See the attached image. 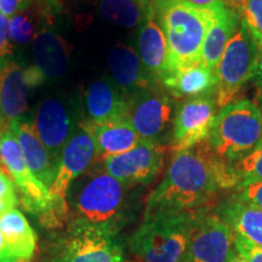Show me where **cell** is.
Returning <instances> with one entry per match:
<instances>
[{
	"label": "cell",
	"mask_w": 262,
	"mask_h": 262,
	"mask_svg": "<svg viewBox=\"0 0 262 262\" xmlns=\"http://www.w3.org/2000/svg\"><path fill=\"white\" fill-rule=\"evenodd\" d=\"M234 187L228 163L215 155L206 139L173 153L163 180L147 198L145 215L209 209L219 192Z\"/></svg>",
	"instance_id": "obj_1"
},
{
	"label": "cell",
	"mask_w": 262,
	"mask_h": 262,
	"mask_svg": "<svg viewBox=\"0 0 262 262\" xmlns=\"http://www.w3.org/2000/svg\"><path fill=\"white\" fill-rule=\"evenodd\" d=\"M130 188L98 168L84 173L66 196L67 231L118 237L133 220Z\"/></svg>",
	"instance_id": "obj_2"
},
{
	"label": "cell",
	"mask_w": 262,
	"mask_h": 262,
	"mask_svg": "<svg viewBox=\"0 0 262 262\" xmlns=\"http://www.w3.org/2000/svg\"><path fill=\"white\" fill-rule=\"evenodd\" d=\"M152 8L168 42L166 71L201 63L203 44L215 19L214 8L187 0H152Z\"/></svg>",
	"instance_id": "obj_3"
},
{
	"label": "cell",
	"mask_w": 262,
	"mask_h": 262,
	"mask_svg": "<svg viewBox=\"0 0 262 262\" xmlns=\"http://www.w3.org/2000/svg\"><path fill=\"white\" fill-rule=\"evenodd\" d=\"M194 214L195 211H185L145 215L131 235L130 251L141 262L180 261L187 255Z\"/></svg>",
	"instance_id": "obj_4"
},
{
	"label": "cell",
	"mask_w": 262,
	"mask_h": 262,
	"mask_svg": "<svg viewBox=\"0 0 262 262\" xmlns=\"http://www.w3.org/2000/svg\"><path fill=\"white\" fill-rule=\"evenodd\" d=\"M0 162L14 181L25 210L38 216L47 227H60L67 221L68 208L60 204L50 189L33 175L10 126L0 133Z\"/></svg>",
	"instance_id": "obj_5"
},
{
	"label": "cell",
	"mask_w": 262,
	"mask_h": 262,
	"mask_svg": "<svg viewBox=\"0 0 262 262\" xmlns=\"http://www.w3.org/2000/svg\"><path fill=\"white\" fill-rule=\"evenodd\" d=\"M209 143L219 158L233 163L262 141V111L248 98L226 104L216 113Z\"/></svg>",
	"instance_id": "obj_6"
},
{
	"label": "cell",
	"mask_w": 262,
	"mask_h": 262,
	"mask_svg": "<svg viewBox=\"0 0 262 262\" xmlns=\"http://www.w3.org/2000/svg\"><path fill=\"white\" fill-rule=\"evenodd\" d=\"M260 49V42L241 21L219 63V85L216 90L219 110L234 101L242 88L253 79Z\"/></svg>",
	"instance_id": "obj_7"
},
{
	"label": "cell",
	"mask_w": 262,
	"mask_h": 262,
	"mask_svg": "<svg viewBox=\"0 0 262 262\" xmlns=\"http://www.w3.org/2000/svg\"><path fill=\"white\" fill-rule=\"evenodd\" d=\"M173 97L160 84L129 97L127 118L141 140L158 142L172 127Z\"/></svg>",
	"instance_id": "obj_8"
},
{
	"label": "cell",
	"mask_w": 262,
	"mask_h": 262,
	"mask_svg": "<svg viewBox=\"0 0 262 262\" xmlns=\"http://www.w3.org/2000/svg\"><path fill=\"white\" fill-rule=\"evenodd\" d=\"M235 254L234 233L209 209L195 211L189 234V262H229Z\"/></svg>",
	"instance_id": "obj_9"
},
{
	"label": "cell",
	"mask_w": 262,
	"mask_h": 262,
	"mask_svg": "<svg viewBox=\"0 0 262 262\" xmlns=\"http://www.w3.org/2000/svg\"><path fill=\"white\" fill-rule=\"evenodd\" d=\"M165 153L162 143L141 140L133 149L97 162L98 169L127 187L148 185L162 171Z\"/></svg>",
	"instance_id": "obj_10"
},
{
	"label": "cell",
	"mask_w": 262,
	"mask_h": 262,
	"mask_svg": "<svg viewBox=\"0 0 262 262\" xmlns=\"http://www.w3.org/2000/svg\"><path fill=\"white\" fill-rule=\"evenodd\" d=\"M216 94L187 98L176 106L171 127V149L173 152L187 149L206 140L214 124Z\"/></svg>",
	"instance_id": "obj_11"
},
{
	"label": "cell",
	"mask_w": 262,
	"mask_h": 262,
	"mask_svg": "<svg viewBox=\"0 0 262 262\" xmlns=\"http://www.w3.org/2000/svg\"><path fill=\"white\" fill-rule=\"evenodd\" d=\"M95 159L96 148L93 136L83 124H79L58 157L56 175L50 187L51 194L60 204L68 208L66 201L68 189L89 170Z\"/></svg>",
	"instance_id": "obj_12"
},
{
	"label": "cell",
	"mask_w": 262,
	"mask_h": 262,
	"mask_svg": "<svg viewBox=\"0 0 262 262\" xmlns=\"http://www.w3.org/2000/svg\"><path fill=\"white\" fill-rule=\"evenodd\" d=\"M49 262H125L118 237L67 231L52 250Z\"/></svg>",
	"instance_id": "obj_13"
},
{
	"label": "cell",
	"mask_w": 262,
	"mask_h": 262,
	"mask_svg": "<svg viewBox=\"0 0 262 262\" xmlns=\"http://www.w3.org/2000/svg\"><path fill=\"white\" fill-rule=\"evenodd\" d=\"M44 78L37 66L22 68L15 62L4 66L0 72V133L24 118L29 89L40 85Z\"/></svg>",
	"instance_id": "obj_14"
},
{
	"label": "cell",
	"mask_w": 262,
	"mask_h": 262,
	"mask_svg": "<svg viewBox=\"0 0 262 262\" xmlns=\"http://www.w3.org/2000/svg\"><path fill=\"white\" fill-rule=\"evenodd\" d=\"M34 126L56 164L62 149L75 131L70 110L57 98H47L38 107Z\"/></svg>",
	"instance_id": "obj_15"
},
{
	"label": "cell",
	"mask_w": 262,
	"mask_h": 262,
	"mask_svg": "<svg viewBox=\"0 0 262 262\" xmlns=\"http://www.w3.org/2000/svg\"><path fill=\"white\" fill-rule=\"evenodd\" d=\"M111 80L126 97L159 84L150 78L134 48L117 45L108 54Z\"/></svg>",
	"instance_id": "obj_16"
},
{
	"label": "cell",
	"mask_w": 262,
	"mask_h": 262,
	"mask_svg": "<svg viewBox=\"0 0 262 262\" xmlns=\"http://www.w3.org/2000/svg\"><path fill=\"white\" fill-rule=\"evenodd\" d=\"M129 97H126L110 77L95 80L85 96L86 123L101 124L127 118Z\"/></svg>",
	"instance_id": "obj_17"
},
{
	"label": "cell",
	"mask_w": 262,
	"mask_h": 262,
	"mask_svg": "<svg viewBox=\"0 0 262 262\" xmlns=\"http://www.w3.org/2000/svg\"><path fill=\"white\" fill-rule=\"evenodd\" d=\"M17 139L28 168L41 183L50 189L56 175V164L41 142L34 124L21 118L10 124Z\"/></svg>",
	"instance_id": "obj_18"
},
{
	"label": "cell",
	"mask_w": 262,
	"mask_h": 262,
	"mask_svg": "<svg viewBox=\"0 0 262 262\" xmlns=\"http://www.w3.org/2000/svg\"><path fill=\"white\" fill-rule=\"evenodd\" d=\"M160 85L173 98H193L216 94L219 75L201 62L183 70H170L163 74Z\"/></svg>",
	"instance_id": "obj_19"
},
{
	"label": "cell",
	"mask_w": 262,
	"mask_h": 262,
	"mask_svg": "<svg viewBox=\"0 0 262 262\" xmlns=\"http://www.w3.org/2000/svg\"><path fill=\"white\" fill-rule=\"evenodd\" d=\"M93 136L96 148L95 162L122 155L140 143V136L131 125L129 118L111 120L101 124L81 123Z\"/></svg>",
	"instance_id": "obj_20"
},
{
	"label": "cell",
	"mask_w": 262,
	"mask_h": 262,
	"mask_svg": "<svg viewBox=\"0 0 262 262\" xmlns=\"http://www.w3.org/2000/svg\"><path fill=\"white\" fill-rule=\"evenodd\" d=\"M137 54L147 73L160 84L168 67V42L162 27L152 12L143 19L137 32Z\"/></svg>",
	"instance_id": "obj_21"
},
{
	"label": "cell",
	"mask_w": 262,
	"mask_h": 262,
	"mask_svg": "<svg viewBox=\"0 0 262 262\" xmlns=\"http://www.w3.org/2000/svg\"><path fill=\"white\" fill-rule=\"evenodd\" d=\"M215 11L214 24L209 28L202 49V62L217 73L219 63L228 41L241 25V17L226 8L224 3L212 6Z\"/></svg>",
	"instance_id": "obj_22"
},
{
	"label": "cell",
	"mask_w": 262,
	"mask_h": 262,
	"mask_svg": "<svg viewBox=\"0 0 262 262\" xmlns=\"http://www.w3.org/2000/svg\"><path fill=\"white\" fill-rule=\"evenodd\" d=\"M215 211L235 235L262 248V209L231 196Z\"/></svg>",
	"instance_id": "obj_23"
},
{
	"label": "cell",
	"mask_w": 262,
	"mask_h": 262,
	"mask_svg": "<svg viewBox=\"0 0 262 262\" xmlns=\"http://www.w3.org/2000/svg\"><path fill=\"white\" fill-rule=\"evenodd\" d=\"M0 233L16 256L32 262L37 251V234L21 211L12 208L0 215Z\"/></svg>",
	"instance_id": "obj_24"
},
{
	"label": "cell",
	"mask_w": 262,
	"mask_h": 262,
	"mask_svg": "<svg viewBox=\"0 0 262 262\" xmlns=\"http://www.w3.org/2000/svg\"><path fill=\"white\" fill-rule=\"evenodd\" d=\"M35 66L45 77L57 78L67 71L68 51L66 41L51 32H42L33 39Z\"/></svg>",
	"instance_id": "obj_25"
},
{
	"label": "cell",
	"mask_w": 262,
	"mask_h": 262,
	"mask_svg": "<svg viewBox=\"0 0 262 262\" xmlns=\"http://www.w3.org/2000/svg\"><path fill=\"white\" fill-rule=\"evenodd\" d=\"M98 12L106 21L133 28L142 24L152 12V0H101Z\"/></svg>",
	"instance_id": "obj_26"
},
{
	"label": "cell",
	"mask_w": 262,
	"mask_h": 262,
	"mask_svg": "<svg viewBox=\"0 0 262 262\" xmlns=\"http://www.w3.org/2000/svg\"><path fill=\"white\" fill-rule=\"evenodd\" d=\"M228 165L235 185L234 188L262 181V141L248 155Z\"/></svg>",
	"instance_id": "obj_27"
},
{
	"label": "cell",
	"mask_w": 262,
	"mask_h": 262,
	"mask_svg": "<svg viewBox=\"0 0 262 262\" xmlns=\"http://www.w3.org/2000/svg\"><path fill=\"white\" fill-rule=\"evenodd\" d=\"M241 21L262 45V0H249Z\"/></svg>",
	"instance_id": "obj_28"
},
{
	"label": "cell",
	"mask_w": 262,
	"mask_h": 262,
	"mask_svg": "<svg viewBox=\"0 0 262 262\" xmlns=\"http://www.w3.org/2000/svg\"><path fill=\"white\" fill-rule=\"evenodd\" d=\"M10 38L18 44H27L34 39V26L27 16L16 15L10 19L9 26Z\"/></svg>",
	"instance_id": "obj_29"
},
{
	"label": "cell",
	"mask_w": 262,
	"mask_h": 262,
	"mask_svg": "<svg viewBox=\"0 0 262 262\" xmlns=\"http://www.w3.org/2000/svg\"><path fill=\"white\" fill-rule=\"evenodd\" d=\"M234 191L232 198L262 209V181L249 183L243 187L234 188Z\"/></svg>",
	"instance_id": "obj_30"
},
{
	"label": "cell",
	"mask_w": 262,
	"mask_h": 262,
	"mask_svg": "<svg viewBox=\"0 0 262 262\" xmlns=\"http://www.w3.org/2000/svg\"><path fill=\"white\" fill-rule=\"evenodd\" d=\"M0 202L5 203L11 208H17L19 205L17 188L10 175H8V172L2 166H0Z\"/></svg>",
	"instance_id": "obj_31"
},
{
	"label": "cell",
	"mask_w": 262,
	"mask_h": 262,
	"mask_svg": "<svg viewBox=\"0 0 262 262\" xmlns=\"http://www.w3.org/2000/svg\"><path fill=\"white\" fill-rule=\"evenodd\" d=\"M235 251L247 262H262V248L234 234Z\"/></svg>",
	"instance_id": "obj_32"
},
{
	"label": "cell",
	"mask_w": 262,
	"mask_h": 262,
	"mask_svg": "<svg viewBox=\"0 0 262 262\" xmlns=\"http://www.w3.org/2000/svg\"><path fill=\"white\" fill-rule=\"evenodd\" d=\"M10 19L6 16L0 14V57L10 55L14 49L12 40L9 33Z\"/></svg>",
	"instance_id": "obj_33"
},
{
	"label": "cell",
	"mask_w": 262,
	"mask_h": 262,
	"mask_svg": "<svg viewBox=\"0 0 262 262\" xmlns=\"http://www.w3.org/2000/svg\"><path fill=\"white\" fill-rule=\"evenodd\" d=\"M25 0H0V14L12 17L21 9Z\"/></svg>",
	"instance_id": "obj_34"
},
{
	"label": "cell",
	"mask_w": 262,
	"mask_h": 262,
	"mask_svg": "<svg viewBox=\"0 0 262 262\" xmlns=\"http://www.w3.org/2000/svg\"><path fill=\"white\" fill-rule=\"evenodd\" d=\"M0 262H24L12 253L2 233H0Z\"/></svg>",
	"instance_id": "obj_35"
},
{
	"label": "cell",
	"mask_w": 262,
	"mask_h": 262,
	"mask_svg": "<svg viewBox=\"0 0 262 262\" xmlns=\"http://www.w3.org/2000/svg\"><path fill=\"white\" fill-rule=\"evenodd\" d=\"M221 2L224 3L226 8L233 11L234 14H237L241 17L249 0H221Z\"/></svg>",
	"instance_id": "obj_36"
},
{
	"label": "cell",
	"mask_w": 262,
	"mask_h": 262,
	"mask_svg": "<svg viewBox=\"0 0 262 262\" xmlns=\"http://www.w3.org/2000/svg\"><path fill=\"white\" fill-rule=\"evenodd\" d=\"M255 84H256L258 96H260L262 101V45L260 49V54H258L257 63H256V71H255Z\"/></svg>",
	"instance_id": "obj_37"
},
{
	"label": "cell",
	"mask_w": 262,
	"mask_h": 262,
	"mask_svg": "<svg viewBox=\"0 0 262 262\" xmlns=\"http://www.w3.org/2000/svg\"><path fill=\"white\" fill-rule=\"evenodd\" d=\"M187 2L192 3L196 6H203V8H210V6L217 5L222 3L221 0H187Z\"/></svg>",
	"instance_id": "obj_38"
},
{
	"label": "cell",
	"mask_w": 262,
	"mask_h": 262,
	"mask_svg": "<svg viewBox=\"0 0 262 262\" xmlns=\"http://www.w3.org/2000/svg\"><path fill=\"white\" fill-rule=\"evenodd\" d=\"M9 209H12L11 206H9V205H6L5 203H3V202H0V215L3 214V212H5L6 210H9Z\"/></svg>",
	"instance_id": "obj_39"
},
{
	"label": "cell",
	"mask_w": 262,
	"mask_h": 262,
	"mask_svg": "<svg viewBox=\"0 0 262 262\" xmlns=\"http://www.w3.org/2000/svg\"><path fill=\"white\" fill-rule=\"evenodd\" d=\"M178 262H189V260H188V257H187V255H186V256H185V257H183V258H181V260H180V261H178Z\"/></svg>",
	"instance_id": "obj_40"
},
{
	"label": "cell",
	"mask_w": 262,
	"mask_h": 262,
	"mask_svg": "<svg viewBox=\"0 0 262 262\" xmlns=\"http://www.w3.org/2000/svg\"><path fill=\"white\" fill-rule=\"evenodd\" d=\"M3 63H4V61H3L2 58H0V72L3 71V68H4V66H5V64H3Z\"/></svg>",
	"instance_id": "obj_41"
},
{
	"label": "cell",
	"mask_w": 262,
	"mask_h": 262,
	"mask_svg": "<svg viewBox=\"0 0 262 262\" xmlns=\"http://www.w3.org/2000/svg\"><path fill=\"white\" fill-rule=\"evenodd\" d=\"M148 2H150V0H148Z\"/></svg>",
	"instance_id": "obj_42"
}]
</instances>
